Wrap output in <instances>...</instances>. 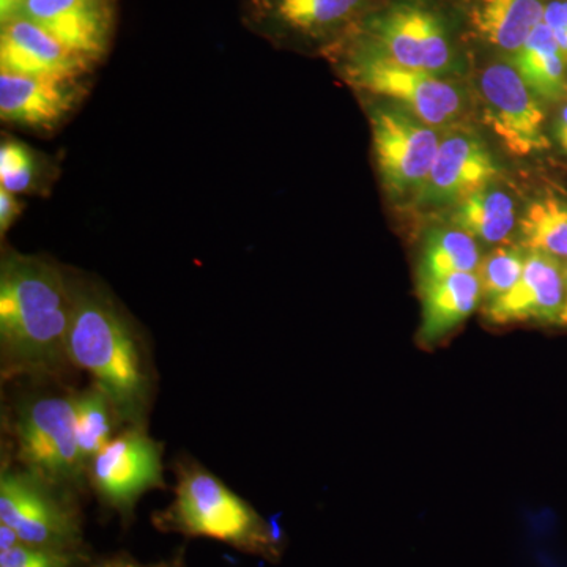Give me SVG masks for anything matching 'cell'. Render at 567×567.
<instances>
[{"instance_id": "8", "label": "cell", "mask_w": 567, "mask_h": 567, "mask_svg": "<svg viewBox=\"0 0 567 567\" xmlns=\"http://www.w3.org/2000/svg\"><path fill=\"white\" fill-rule=\"evenodd\" d=\"M368 43L391 61L442 76L454 66V50L445 22L417 0H399L363 21Z\"/></svg>"}, {"instance_id": "12", "label": "cell", "mask_w": 567, "mask_h": 567, "mask_svg": "<svg viewBox=\"0 0 567 567\" xmlns=\"http://www.w3.org/2000/svg\"><path fill=\"white\" fill-rule=\"evenodd\" d=\"M84 91V82L76 78L0 71V118L31 132L52 133L78 110Z\"/></svg>"}, {"instance_id": "18", "label": "cell", "mask_w": 567, "mask_h": 567, "mask_svg": "<svg viewBox=\"0 0 567 567\" xmlns=\"http://www.w3.org/2000/svg\"><path fill=\"white\" fill-rule=\"evenodd\" d=\"M543 0H473L470 24L492 47L516 52L544 20Z\"/></svg>"}, {"instance_id": "11", "label": "cell", "mask_w": 567, "mask_h": 567, "mask_svg": "<svg viewBox=\"0 0 567 567\" xmlns=\"http://www.w3.org/2000/svg\"><path fill=\"white\" fill-rule=\"evenodd\" d=\"M498 174L486 142L468 130H454L442 137L416 204L423 208L456 207L466 197L486 189Z\"/></svg>"}, {"instance_id": "30", "label": "cell", "mask_w": 567, "mask_h": 567, "mask_svg": "<svg viewBox=\"0 0 567 567\" xmlns=\"http://www.w3.org/2000/svg\"><path fill=\"white\" fill-rule=\"evenodd\" d=\"M22 540L20 535H18L10 525L2 524V522H0V551L20 546Z\"/></svg>"}, {"instance_id": "19", "label": "cell", "mask_w": 567, "mask_h": 567, "mask_svg": "<svg viewBox=\"0 0 567 567\" xmlns=\"http://www.w3.org/2000/svg\"><path fill=\"white\" fill-rule=\"evenodd\" d=\"M511 65L540 100L561 102L566 99L567 62L544 22L532 32L524 47L514 52Z\"/></svg>"}, {"instance_id": "6", "label": "cell", "mask_w": 567, "mask_h": 567, "mask_svg": "<svg viewBox=\"0 0 567 567\" xmlns=\"http://www.w3.org/2000/svg\"><path fill=\"white\" fill-rule=\"evenodd\" d=\"M369 121L383 188L393 199L415 200L431 173L442 137L435 126L399 106H377L369 112Z\"/></svg>"}, {"instance_id": "5", "label": "cell", "mask_w": 567, "mask_h": 567, "mask_svg": "<svg viewBox=\"0 0 567 567\" xmlns=\"http://www.w3.org/2000/svg\"><path fill=\"white\" fill-rule=\"evenodd\" d=\"M22 468L58 488L81 486L73 395H39L18 405L13 424Z\"/></svg>"}, {"instance_id": "3", "label": "cell", "mask_w": 567, "mask_h": 567, "mask_svg": "<svg viewBox=\"0 0 567 567\" xmlns=\"http://www.w3.org/2000/svg\"><path fill=\"white\" fill-rule=\"evenodd\" d=\"M153 520L163 532L210 537L268 561L281 557L278 527L196 462L178 466L174 502Z\"/></svg>"}, {"instance_id": "28", "label": "cell", "mask_w": 567, "mask_h": 567, "mask_svg": "<svg viewBox=\"0 0 567 567\" xmlns=\"http://www.w3.org/2000/svg\"><path fill=\"white\" fill-rule=\"evenodd\" d=\"M22 210H24V204L18 200L17 194L0 188V234H2V237L17 223Z\"/></svg>"}, {"instance_id": "29", "label": "cell", "mask_w": 567, "mask_h": 567, "mask_svg": "<svg viewBox=\"0 0 567 567\" xmlns=\"http://www.w3.org/2000/svg\"><path fill=\"white\" fill-rule=\"evenodd\" d=\"M554 134L559 148L567 155V104L559 111L557 121H555Z\"/></svg>"}, {"instance_id": "4", "label": "cell", "mask_w": 567, "mask_h": 567, "mask_svg": "<svg viewBox=\"0 0 567 567\" xmlns=\"http://www.w3.org/2000/svg\"><path fill=\"white\" fill-rule=\"evenodd\" d=\"M331 50L352 87L391 100L427 125H450L464 114L465 95L454 82L391 61L365 40L341 41Z\"/></svg>"}, {"instance_id": "20", "label": "cell", "mask_w": 567, "mask_h": 567, "mask_svg": "<svg viewBox=\"0 0 567 567\" xmlns=\"http://www.w3.org/2000/svg\"><path fill=\"white\" fill-rule=\"evenodd\" d=\"M451 219L457 229L473 238L499 244L516 227V203L502 189H481L456 205Z\"/></svg>"}, {"instance_id": "1", "label": "cell", "mask_w": 567, "mask_h": 567, "mask_svg": "<svg viewBox=\"0 0 567 567\" xmlns=\"http://www.w3.org/2000/svg\"><path fill=\"white\" fill-rule=\"evenodd\" d=\"M70 275L40 256L3 251L0 357L3 377L58 374L70 365Z\"/></svg>"}, {"instance_id": "31", "label": "cell", "mask_w": 567, "mask_h": 567, "mask_svg": "<svg viewBox=\"0 0 567 567\" xmlns=\"http://www.w3.org/2000/svg\"><path fill=\"white\" fill-rule=\"evenodd\" d=\"M25 0H0V21L10 20L21 9Z\"/></svg>"}, {"instance_id": "23", "label": "cell", "mask_w": 567, "mask_h": 567, "mask_svg": "<svg viewBox=\"0 0 567 567\" xmlns=\"http://www.w3.org/2000/svg\"><path fill=\"white\" fill-rule=\"evenodd\" d=\"M73 405L78 450L82 465L87 470L92 458L114 439L112 432L118 417L110 398L96 385L73 394Z\"/></svg>"}, {"instance_id": "17", "label": "cell", "mask_w": 567, "mask_h": 567, "mask_svg": "<svg viewBox=\"0 0 567 567\" xmlns=\"http://www.w3.org/2000/svg\"><path fill=\"white\" fill-rule=\"evenodd\" d=\"M423 298V323L420 341L435 344L475 312L483 300L476 274H458L420 284Z\"/></svg>"}, {"instance_id": "14", "label": "cell", "mask_w": 567, "mask_h": 567, "mask_svg": "<svg viewBox=\"0 0 567 567\" xmlns=\"http://www.w3.org/2000/svg\"><path fill=\"white\" fill-rule=\"evenodd\" d=\"M14 17L37 22L96 65L110 52L115 0H25Z\"/></svg>"}, {"instance_id": "16", "label": "cell", "mask_w": 567, "mask_h": 567, "mask_svg": "<svg viewBox=\"0 0 567 567\" xmlns=\"http://www.w3.org/2000/svg\"><path fill=\"white\" fill-rule=\"evenodd\" d=\"M93 66L87 59L28 18L13 17L2 22L0 71L84 80Z\"/></svg>"}, {"instance_id": "27", "label": "cell", "mask_w": 567, "mask_h": 567, "mask_svg": "<svg viewBox=\"0 0 567 567\" xmlns=\"http://www.w3.org/2000/svg\"><path fill=\"white\" fill-rule=\"evenodd\" d=\"M543 22L554 33L559 51L565 55L567 62V2L554 0V2L547 3Z\"/></svg>"}, {"instance_id": "34", "label": "cell", "mask_w": 567, "mask_h": 567, "mask_svg": "<svg viewBox=\"0 0 567 567\" xmlns=\"http://www.w3.org/2000/svg\"><path fill=\"white\" fill-rule=\"evenodd\" d=\"M559 323L566 324V327H567V293H566L565 308H563L561 319H559Z\"/></svg>"}, {"instance_id": "24", "label": "cell", "mask_w": 567, "mask_h": 567, "mask_svg": "<svg viewBox=\"0 0 567 567\" xmlns=\"http://www.w3.org/2000/svg\"><path fill=\"white\" fill-rule=\"evenodd\" d=\"M48 163L44 156L24 142L6 137L0 145V183L13 194L43 193L47 188Z\"/></svg>"}, {"instance_id": "10", "label": "cell", "mask_w": 567, "mask_h": 567, "mask_svg": "<svg viewBox=\"0 0 567 567\" xmlns=\"http://www.w3.org/2000/svg\"><path fill=\"white\" fill-rule=\"evenodd\" d=\"M87 477L107 506L130 514L145 492L164 487L162 446L144 427H128L92 458Z\"/></svg>"}, {"instance_id": "13", "label": "cell", "mask_w": 567, "mask_h": 567, "mask_svg": "<svg viewBox=\"0 0 567 567\" xmlns=\"http://www.w3.org/2000/svg\"><path fill=\"white\" fill-rule=\"evenodd\" d=\"M369 0H244L246 28L268 37L323 41L338 35Z\"/></svg>"}, {"instance_id": "26", "label": "cell", "mask_w": 567, "mask_h": 567, "mask_svg": "<svg viewBox=\"0 0 567 567\" xmlns=\"http://www.w3.org/2000/svg\"><path fill=\"white\" fill-rule=\"evenodd\" d=\"M81 558L78 550L37 547L21 543L20 546L0 551V567H76Z\"/></svg>"}, {"instance_id": "7", "label": "cell", "mask_w": 567, "mask_h": 567, "mask_svg": "<svg viewBox=\"0 0 567 567\" xmlns=\"http://www.w3.org/2000/svg\"><path fill=\"white\" fill-rule=\"evenodd\" d=\"M28 470L3 468L0 476V522L29 546L78 550L81 522L69 499Z\"/></svg>"}, {"instance_id": "15", "label": "cell", "mask_w": 567, "mask_h": 567, "mask_svg": "<svg viewBox=\"0 0 567 567\" xmlns=\"http://www.w3.org/2000/svg\"><path fill=\"white\" fill-rule=\"evenodd\" d=\"M566 293L567 274L558 257L529 251L516 286L488 301L484 315L496 324L559 323Z\"/></svg>"}, {"instance_id": "32", "label": "cell", "mask_w": 567, "mask_h": 567, "mask_svg": "<svg viewBox=\"0 0 567 567\" xmlns=\"http://www.w3.org/2000/svg\"><path fill=\"white\" fill-rule=\"evenodd\" d=\"M95 567H142L137 565L136 561H133L132 558L126 557H114L110 559H104L103 563L96 565Z\"/></svg>"}, {"instance_id": "21", "label": "cell", "mask_w": 567, "mask_h": 567, "mask_svg": "<svg viewBox=\"0 0 567 567\" xmlns=\"http://www.w3.org/2000/svg\"><path fill=\"white\" fill-rule=\"evenodd\" d=\"M480 264V248L472 235L457 227L434 229L425 237L420 284L458 274H476Z\"/></svg>"}, {"instance_id": "9", "label": "cell", "mask_w": 567, "mask_h": 567, "mask_svg": "<svg viewBox=\"0 0 567 567\" xmlns=\"http://www.w3.org/2000/svg\"><path fill=\"white\" fill-rule=\"evenodd\" d=\"M483 117L511 155L529 156L550 148L546 111L539 96L509 63H492L480 78Z\"/></svg>"}, {"instance_id": "25", "label": "cell", "mask_w": 567, "mask_h": 567, "mask_svg": "<svg viewBox=\"0 0 567 567\" xmlns=\"http://www.w3.org/2000/svg\"><path fill=\"white\" fill-rule=\"evenodd\" d=\"M525 260L527 254L518 246H502L481 259L476 276L487 303L516 286L524 271Z\"/></svg>"}, {"instance_id": "22", "label": "cell", "mask_w": 567, "mask_h": 567, "mask_svg": "<svg viewBox=\"0 0 567 567\" xmlns=\"http://www.w3.org/2000/svg\"><path fill=\"white\" fill-rule=\"evenodd\" d=\"M522 246L555 257H567V200L544 196L533 200L518 221Z\"/></svg>"}, {"instance_id": "33", "label": "cell", "mask_w": 567, "mask_h": 567, "mask_svg": "<svg viewBox=\"0 0 567 567\" xmlns=\"http://www.w3.org/2000/svg\"><path fill=\"white\" fill-rule=\"evenodd\" d=\"M155 567H186L185 558H183V554H178L175 555L174 558L167 559V561L159 563V565Z\"/></svg>"}, {"instance_id": "2", "label": "cell", "mask_w": 567, "mask_h": 567, "mask_svg": "<svg viewBox=\"0 0 567 567\" xmlns=\"http://www.w3.org/2000/svg\"><path fill=\"white\" fill-rule=\"evenodd\" d=\"M71 365L89 372L110 398L118 423L142 427L152 399V377L144 347L130 317L99 284L70 278Z\"/></svg>"}]
</instances>
